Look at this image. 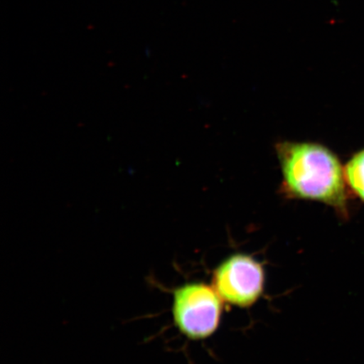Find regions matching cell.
<instances>
[{
	"instance_id": "6da1fadb",
	"label": "cell",
	"mask_w": 364,
	"mask_h": 364,
	"mask_svg": "<svg viewBox=\"0 0 364 364\" xmlns=\"http://www.w3.org/2000/svg\"><path fill=\"white\" fill-rule=\"evenodd\" d=\"M276 151L287 197L347 211L345 172L331 150L317 143L283 141L277 144Z\"/></svg>"
},
{
	"instance_id": "7a4b0ae2",
	"label": "cell",
	"mask_w": 364,
	"mask_h": 364,
	"mask_svg": "<svg viewBox=\"0 0 364 364\" xmlns=\"http://www.w3.org/2000/svg\"><path fill=\"white\" fill-rule=\"evenodd\" d=\"M222 302L213 287L203 283L185 284L173 291V321L186 338L206 339L220 325Z\"/></svg>"
},
{
	"instance_id": "3957f363",
	"label": "cell",
	"mask_w": 364,
	"mask_h": 364,
	"mask_svg": "<svg viewBox=\"0 0 364 364\" xmlns=\"http://www.w3.org/2000/svg\"><path fill=\"white\" fill-rule=\"evenodd\" d=\"M265 274L260 262L245 254L225 259L213 272V287L223 302L240 308L253 306L263 294Z\"/></svg>"
},
{
	"instance_id": "277c9868",
	"label": "cell",
	"mask_w": 364,
	"mask_h": 364,
	"mask_svg": "<svg viewBox=\"0 0 364 364\" xmlns=\"http://www.w3.org/2000/svg\"><path fill=\"white\" fill-rule=\"evenodd\" d=\"M344 172L350 188L364 202V149L354 154L346 166Z\"/></svg>"
}]
</instances>
